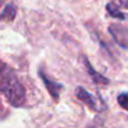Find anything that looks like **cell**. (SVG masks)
Instances as JSON below:
<instances>
[{
  "label": "cell",
  "mask_w": 128,
  "mask_h": 128,
  "mask_svg": "<svg viewBox=\"0 0 128 128\" xmlns=\"http://www.w3.org/2000/svg\"><path fill=\"white\" fill-rule=\"evenodd\" d=\"M0 93L12 107H21L26 102L25 87L16 74L8 66L0 72Z\"/></svg>",
  "instance_id": "6da1fadb"
},
{
  "label": "cell",
  "mask_w": 128,
  "mask_h": 128,
  "mask_svg": "<svg viewBox=\"0 0 128 128\" xmlns=\"http://www.w3.org/2000/svg\"><path fill=\"white\" fill-rule=\"evenodd\" d=\"M75 96L77 97V100H80L81 102H84L87 104L92 111L94 112H102L106 110V103L103 102V100L101 97H94L91 92H88L85 90L82 86H77L75 90Z\"/></svg>",
  "instance_id": "7a4b0ae2"
},
{
  "label": "cell",
  "mask_w": 128,
  "mask_h": 128,
  "mask_svg": "<svg viewBox=\"0 0 128 128\" xmlns=\"http://www.w3.org/2000/svg\"><path fill=\"white\" fill-rule=\"evenodd\" d=\"M108 31L113 40L122 48L128 50V28L121 24H111Z\"/></svg>",
  "instance_id": "3957f363"
},
{
  "label": "cell",
  "mask_w": 128,
  "mask_h": 128,
  "mask_svg": "<svg viewBox=\"0 0 128 128\" xmlns=\"http://www.w3.org/2000/svg\"><path fill=\"white\" fill-rule=\"evenodd\" d=\"M39 76H40L41 81L44 82V85H45V87H46V90H47L48 93L51 94L52 100H54L55 102H57V101L60 100V93H61L64 86L61 85V84H58L57 81H54L52 78H50V77L44 72L42 68L39 70Z\"/></svg>",
  "instance_id": "277c9868"
},
{
  "label": "cell",
  "mask_w": 128,
  "mask_h": 128,
  "mask_svg": "<svg viewBox=\"0 0 128 128\" xmlns=\"http://www.w3.org/2000/svg\"><path fill=\"white\" fill-rule=\"evenodd\" d=\"M84 64H85L86 70H87L90 77L92 78V81H93L96 85H108V84H110V80H108L107 77H104L102 74H100L98 71H96V70L92 67L91 62L88 61V58L85 57V56H84Z\"/></svg>",
  "instance_id": "5b68a950"
},
{
  "label": "cell",
  "mask_w": 128,
  "mask_h": 128,
  "mask_svg": "<svg viewBox=\"0 0 128 128\" xmlns=\"http://www.w3.org/2000/svg\"><path fill=\"white\" fill-rule=\"evenodd\" d=\"M16 11H18L16 6L12 2L8 4L4 8L2 12L0 14V21H12L15 19V16H16Z\"/></svg>",
  "instance_id": "8992f818"
},
{
  "label": "cell",
  "mask_w": 128,
  "mask_h": 128,
  "mask_svg": "<svg viewBox=\"0 0 128 128\" xmlns=\"http://www.w3.org/2000/svg\"><path fill=\"white\" fill-rule=\"evenodd\" d=\"M106 10H107V12H108L112 18H116V19H120V20H126V19H127L126 15L120 10V6H118L117 4H112V2L107 4V5H106Z\"/></svg>",
  "instance_id": "52a82bcc"
},
{
  "label": "cell",
  "mask_w": 128,
  "mask_h": 128,
  "mask_svg": "<svg viewBox=\"0 0 128 128\" xmlns=\"http://www.w3.org/2000/svg\"><path fill=\"white\" fill-rule=\"evenodd\" d=\"M117 102H118V104H120L123 110H126L128 112V92L120 93V94L117 96Z\"/></svg>",
  "instance_id": "ba28073f"
},
{
  "label": "cell",
  "mask_w": 128,
  "mask_h": 128,
  "mask_svg": "<svg viewBox=\"0 0 128 128\" xmlns=\"http://www.w3.org/2000/svg\"><path fill=\"white\" fill-rule=\"evenodd\" d=\"M5 67H6V65H5V64H4V62H2V61L0 60V72H1V71H2V70H4Z\"/></svg>",
  "instance_id": "9c48e42d"
},
{
  "label": "cell",
  "mask_w": 128,
  "mask_h": 128,
  "mask_svg": "<svg viewBox=\"0 0 128 128\" xmlns=\"http://www.w3.org/2000/svg\"><path fill=\"white\" fill-rule=\"evenodd\" d=\"M123 6H124L126 9H128V1H126V2H123Z\"/></svg>",
  "instance_id": "30bf717a"
},
{
  "label": "cell",
  "mask_w": 128,
  "mask_h": 128,
  "mask_svg": "<svg viewBox=\"0 0 128 128\" xmlns=\"http://www.w3.org/2000/svg\"><path fill=\"white\" fill-rule=\"evenodd\" d=\"M2 2H4V0H0V5H1V4H2Z\"/></svg>",
  "instance_id": "8fae6325"
}]
</instances>
